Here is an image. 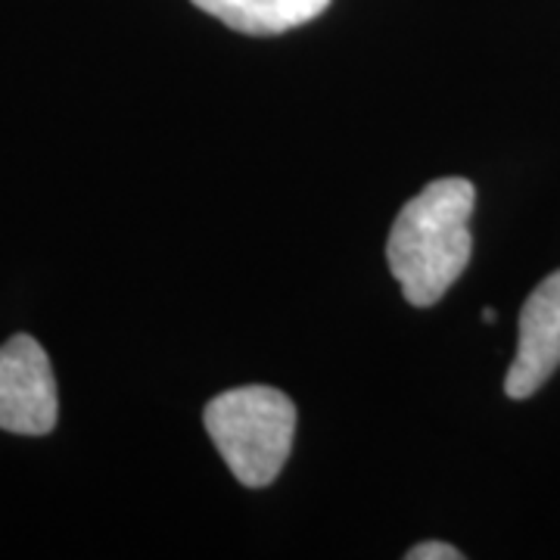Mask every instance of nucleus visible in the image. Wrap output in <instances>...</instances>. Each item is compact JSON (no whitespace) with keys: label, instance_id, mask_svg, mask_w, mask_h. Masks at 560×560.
Here are the masks:
<instances>
[{"label":"nucleus","instance_id":"nucleus-1","mask_svg":"<svg viewBox=\"0 0 560 560\" xmlns=\"http://www.w3.org/2000/svg\"><path fill=\"white\" fill-rule=\"evenodd\" d=\"M474 206L477 187L467 178L433 180L401 206L386 241V259L411 305L440 302L464 275L474 253Z\"/></svg>","mask_w":560,"mask_h":560},{"label":"nucleus","instance_id":"nucleus-2","mask_svg":"<svg viewBox=\"0 0 560 560\" xmlns=\"http://www.w3.org/2000/svg\"><path fill=\"white\" fill-rule=\"evenodd\" d=\"M206 430L231 474L261 489L278 480L296 436V405L275 386L228 389L206 405Z\"/></svg>","mask_w":560,"mask_h":560},{"label":"nucleus","instance_id":"nucleus-4","mask_svg":"<svg viewBox=\"0 0 560 560\" xmlns=\"http://www.w3.org/2000/svg\"><path fill=\"white\" fill-rule=\"evenodd\" d=\"M560 368V271L529 293L521 312L517 355L504 377L511 399H529Z\"/></svg>","mask_w":560,"mask_h":560},{"label":"nucleus","instance_id":"nucleus-5","mask_svg":"<svg viewBox=\"0 0 560 560\" xmlns=\"http://www.w3.org/2000/svg\"><path fill=\"white\" fill-rule=\"evenodd\" d=\"M202 13L243 35H280L318 20L330 0H190Z\"/></svg>","mask_w":560,"mask_h":560},{"label":"nucleus","instance_id":"nucleus-3","mask_svg":"<svg viewBox=\"0 0 560 560\" xmlns=\"http://www.w3.org/2000/svg\"><path fill=\"white\" fill-rule=\"evenodd\" d=\"M60 396L47 352L28 334L0 346V430L47 436L57 427Z\"/></svg>","mask_w":560,"mask_h":560},{"label":"nucleus","instance_id":"nucleus-6","mask_svg":"<svg viewBox=\"0 0 560 560\" xmlns=\"http://www.w3.org/2000/svg\"><path fill=\"white\" fill-rule=\"evenodd\" d=\"M408 560H460L458 548L445 545V541H423V545H415L408 555Z\"/></svg>","mask_w":560,"mask_h":560}]
</instances>
